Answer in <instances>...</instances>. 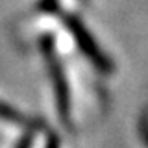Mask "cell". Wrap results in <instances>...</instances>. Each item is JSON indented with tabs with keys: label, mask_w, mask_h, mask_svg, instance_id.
<instances>
[{
	"label": "cell",
	"mask_w": 148,
	"mask_h": 148,
	"mask_svg": "<svg viewBox=\"0 0 148 148\" xmlns=\"http://www.w3.org/2000/svg\"><path fill=\"white\" fill-rule=\"evenodd\" d=\"M41 50H43V54L46 58V65H48V71H50V80H52V85H54L58 113L61 115V120L67 122L69 115H71V95H69V85H67L63 67L54 50V37L50 34L41 37Z\"/></svg>",
	"instance_id": "obj_1"
},
{
	"label": "cell",
	"mask_w": 148,
	"mask_h": 148,
	"mask_svg": "<svg viewBox=\"0 0 148 148\" xmlns=\"http://www.w3.org/2000/svg\"><path fill=\"white\" fill-rule=\"evenodd\" d=\"M61 17H63L65 26L69 28V32H71L72 37L76 39V45H78V48H80V52L95 65V69H98V71L104 72V74L113 71L111 59L100 50V46L96 45L95 37H92L91 32L85 28V24L82 22V18L78 15H74V13H65Z\"/></svg>",
	"instance_id": "obj_2"
},
{
	"label": "cell",
	"mask_w": 148,
	"mask_h": 148,
	"mask_svg": "<svg viewBox=\"0 0 148 148\" xmlns=\"http://www.w3.org/2000/svg\"><path fill=\"white\" fill-rule=\"evenodd\" d=\"M0 119L9 120V122H22L21 113H18V111H15L13 108H9V106L2 104V102H0Z\"/></svg>",
	"instance_id": "obj_3"
},
{
	"label": "cell",
	"mask_w": 148,
	"mask_h": 148,
	"mask_svg": "<svg viewBox=\"0 0 148 148\" xmlns=\"http://www.w3.org/2000/svg\"><path fill=\"white\" fill-rule=\"evenodd\" d=\"M37 8L45 13H61L58 0H39V6Z\"/></svg>",
	"instance_id": "obj_4"
},
{
	"label": "cell",
	"mask_w": 148,
	"mask_h": 148,
	"mask_svg": "<svg viewBox=\"0 0 148 148\" xmlns=\"http://www.w3.org/2000/svg\"><path fill=\"white\" fill-rule=\"evenodd\" d=\"M45 148H59V141L56 135H48V141H46V146Z\"/></svg>",
	"instance_id": "obj_5"
}]
</instances>
